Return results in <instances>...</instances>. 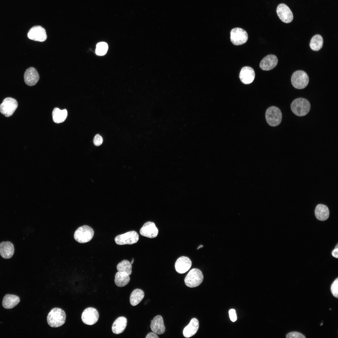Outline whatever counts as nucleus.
Masks as SVG:
<instances>
[{"label": "nucleus", "mask_w": 338, "mask_h": 338, "mask_svg": "<svg viewBox=\"0 0 338 338\" xmlns=\"http://www.w3.org/2000/svg\"><path fill=\"white\" fill-rule=\"evenodd\" d=\"M315 213L316 218L319 220L324 221L329 217L330 212L328 207L325 205L319 204L315 210Z\"/></svg>", "instance_id": "obj_23"}, {"label": "nucleus", "mask_w": 338, "mask_h": 338, "mask_svg": "<svg viewBox=\"0 0 338 338\" xmlns=\"http://www.w3.org/2000/svg\"><path fill=\"white\" fill-rule=\"evenodd\" d=\"M150 327L153 332L157 334H163L165 331L163 318L160 315L156 316L151 321Z\"/></svg>", "instance_id": "obj_18"}, {"label": "nucleus", "mask_w": 338, "mask_h": 338, "mask_svg": "<svg viewBox=\"0 0 338 338\" xmlns=\"http://www.w3.org/2000/svg\"><path fill=\"white\" fill-rule=\"evenodd\" d=\"M248 39V35L243 29L236 28L232 29L230 32V39L234 45H239L245 43Z\"/></svg>", "instance_id": "obj_9"}, {"label": "nucleus", "mask_w": 338, "mask_h": 338, "mask_svg": "<svg viewBox=\"0 0 338 338\" xmlns=\"http://www.w3.org/2000/svg\"><path fill=\"white\" fill-rule=\"evenodd\" d=\"M67 114L66 110H61L58 108H55L52 112L53 120L56 123L63 122L66 120Z\"/></svg>", "instance_id": "obj_25"}, {"label": "nucleus", "mask_w": 338, "mask_h": 338, "mask_svg": "<svg viewBox=\"0 0 338 338\" xmlns=\"http://www.w3.org/2000/svg\"><path fill=\"white\" fill-rule=\"evenodd\" d=\"M323 40L322 37L319 34L314 35L311 39L310 44V48L312 50L317 51L322 47Z\"/></svg>", "instance_id": "obj_27"}, {"label": "nucleus", "mask_w": 338, "mask_h": 338, "mask_svg": "<svg viewBox=\"0 0 338 338\" xmlns=\"http://www.w3.org/2000/svg\"><path fill=\"white\" fill-rule=\"evenodd\" d=\"M199 326L198 320L195 318H192L189 324L183 329V336L186 338H189L194 335L198 330Z\"/></svg>", "instance_id": "obj_20"}, {"label": "nucleus", "mask_w": 338, "mask_h": 338, "mask_svg": "<svg viewBox=\"0 0 338 338\" xmlns=\"http://www.w3.org/2000/svg\"><path fill=\"white\" fill-rule=\"evenodd\" d=\"M27 35L30 39L41 42L45 41L47 38L45 29L40 26H35L31 28Z\"/></svg>", "instance_id": "obj_11"}, {"label": "nucleus", "mask_w": 338, "mask_h": 338, "mask_svg": "<svg viewBox=\"0 0 338 338\" xmlns=\"http://www.w3.org/2000/svg\"><path fill=\"white\" fill-rule=\"evenodd\" d=\"M127 324L126 318L120 316L117 318L113 322L112 326L113 332L116 334L122 333L125 330Z\"/></svg>", "instance_id": "obj_21"}, {"label": "nucleus", "mask_w": 338, "mask_h": 338, "mask_svg": "<svg viewBox=\"0 0 338 338\" xmlns=\"http://www.w3.org/2000/svg\"><path fill=\"white\" fill-rule=\"evenodd\" d=\"M103 141V138L100 135L97 134L95 136L93 140V143L95 146H98L100 145Z\"/></svg>", "instance_id": "obj_32"}, {"label": "nucleus", "mask_w": 338, "mask_h": 338, "mask_svg": "<svg viewBox=\"0 0 338 338\" xmlns=\"http://www.w3.org/2000/svg\"><path fill=\"white\" fill-rule=\"evenodd\" d=\"M291 82L294 88L302 89L308 85L309 82V76L305 71L297 70L293 73L291 76Z\"/></svg>", "instance_id": "obj_6"}, {"label": "nucleus", "mask_w": 338, "mask_h": 338, "mask_svg": "<svg viewBox=\"0 0 338 338\" xmlns=\"http://www.w3.org/2000/svg\"><path fill=\"white\" fill-rule=\"evenodd\" d=\"M20 301L18 296L13 294H7L3 297L2 305L6 309H10L16 306Z\"/></svg>", "instance_id": "obj_22"}, {"label": "nucleus", "mask_w": 338, "mask_h": 338, "mask_svg": "<svg viewBox=\"0 0 338 338\" xmlns=\"http://www.w3.org/2000/svg\"><path fill=\"white\" fill-rule=\"evenodd\" d=\"M99 314L97 310L95 308L89 307L86 309L81 315V319L83 322L88 325H92L98 321Z\"/></svg>", "instance_id": "obj_10"}, {"label": "nucleus", "mask_w": 338, "mask_h": 338, "mask_svg": "<svg viewBox=\"0 0 338 338\" xmlns=\"http://www.w3.org/2000/svg\"><path fill=\"white\" fill-rule=\"evenodd\" d=\"M94 231L93 229L87 225L79 228L75 231L74 237L77 242L84 243L90 241L93 238Z\"/></svg>", "instance_id": "obj_4"}, {"label": "nucleus", "mask_w": 338, "mask_h": 338, "mask_svg": "<svg viewBox=\"0 0 338 338\" xmlns=\"http://www.w3.org/2000/svg\"><path fill=\"white\" fill-rule=\"evenodd\" d=\"M130 278L127 273L118 271L115 275V282L118 287H123L126 285L129 282Z\"/></svg>", "instance_id": "obj_24"}, {"label": "nucleus", "mask_w": 338, "mask_h": 338, "mask_svg": "<svg viewBox=\"0 0 338 338\" xmlns=\"http://www.w3.org/2000/svg\"><path fill=\"white\" fill-rule=\"evenodd\" d=\"M140 233L142 236L153 238L157 236L158 230L153 222L149 221L144 224L140 230Z\"/></svg>", "instance_id": "obj_13"}, {"label": "nucleus", "mask_w": 338, "mask_h": 338, "mask_svg": "<svg viewBox=\"0 0 338 338\" xmlns=\"http://www.w3.org/2000/svg\"><path fill=\"white\" fill-rule=\"evenodd\" d=\"M203 247V245H200V246H199V247H198V248H197V249H199V248H201V247Z\"/></svg>", "instance_id": "obj_36"}, {"label": "nucleus", "mask_w": 338, "mask_h": 338, "mask_svg": "<svg viewBox=\"0 0 338 338\" xmlns=\"http://www.w3.org/2000/svg\"><path fill=\"white\" fill-rule=\"evenodd\" d=\"M66 315L64 311L58 308L53 309L49 313L47 318L49 325L52 327H58L65 323Z\"/></svg>", "instance_id": "obj_1"}, {"label": "nucleus", "mask_w": 338, "mask_h": 338, "mask_svg": "<svg viewBox=\"0 0 338 338\" xmlns=\"http://www.w3.org/2000/svg\"><path fill=\"white\" fill-rule=\"evenodd\" d=\"M278 62V59L275 55L269 54L264 57L261 60L260 63V67L264 70H269L275 67Z\"/></svg>", "instance_id": "obj_17"}, {"label": "nucleus", "mask_w": 338, "mask_h": 338, "mask_svg": "<svg viewBox=\"0 0 338 338\" xmlns=\"http://www.w3.org/2000/svg\"><path fill=\"white\" fill-rule=\"evenodd\" d=\"M139 238L137 233L135 231H132L116 236L115 240L117 244L123 245L135 243L137 242Z\"/></svg>", "instance_id": "obj_7"}, {"label": "nucleus", "mask_w": 338, "mask_h": 338, "mask_svg": "<svg viewBox=\"0 0 338 338\" xmlns=\"http://www.w3.org/2000/svg\"><path fill=\"white\" fill-rule=\"evenodd\" d=\"M255 76V72L252 68L248 66L243 67L240 72L239 77L241 81L245 84H249L253 81Z\"/></svg>", "instance_id": "obj_16"}, {"label": "nucleus", "mask_w": 338, "mask_h": 338, "mask_svg": "<svg viewBox=\"0 0 338 338\" xmlns=\"http://www.w3.org/2000/svg\"><path fill=\"white\" fill-rule=\"evenodd\" d=\"M132 264L127 260H124L119 263L117 266L118 271L125 272L130 275L132 273Z\"/></svg>", "instance_id": "obj_28"}, {"label": "nucleus", "mask_w": 338, "mask_h": 338, "mask_svg": "<svg viewBox=\"0 0 338 338\" xmlns=\"http://www.w3.org/2000/svg\"><path fill=\"white\" fill-rule=\"evenodd\" d=\"M265 118L267 123L271 126H276L279 125L282 119V114L280 110L277 107L272 106L266 110Z\"/></svg>", "instance_id": "obj_5"}, {"label": "nucleus", "mask_w": 338, "mask_h": 338, "mask_svg": "<svg viewBox=\"0 0 338 338\" xmlns=\"http://www.w3.org/2000/svg\"><path fill=\"white\" fill-rule=\"evenodd\" d=\"M277 14L280 19L286 23H290L293 19V15L289 8L284 3L279 4L276 10Z\"/></svg>", "instance_id": "obj_12"}, {"label": "nucleus", "mask_w": 338, "mask_h": 338, "mask_svg": "<svg viewBox=\"0 0 338 338\" xmlns=\"http://www.w3.org/2000/svg\"><path fill=\"white\" fill-rule=\"evenodd\" d=\"M134 261V260L133 259H132V261H131V264H133Z\"/></svg>", "instance_id": "obj_37"}, {"label": "nucleus", "mask_w": 338, "mask_h": 338, "mask_svg": "<svg viewBox=\"0 0 338 338\" xmlns=\"http://www.w3.org/2000/svg\"><path fill=\"white\" fill-rule=\"evenodd\" d=\"M331 291L333 295L336 298H338V278H337L332 284Z\"/></svg>", "instance_id": "obj_30"}, {"label": "nucleus", "mask_w": 338, "mask_h": 338, "mask_svg": "<svg viewBox=\"0 0 338 338\" xmlns=\"http://www.w3.org/2000/svg\"><path fill=\"white\" fill-rule=\"evenodd\" d=\"M18 106L17 102L15 99L7 98L0 105V112L5 116L9 117L13 114Z\"/></svg>", "instance_id": "obj_8"}, {"label": "nucleus", "mask_w": 338, "mask_h": 338, "mask_svg": "<svg viewBox=\"0 0 338 338\" xmlns=\"http://www.w3.org/2000/svg\"><path fill=\"white\" fill-rule=\"evenodd\" d=\"M287 338H305V336L301 333L297 332H292L288 333L286 336Z\"/></svg>", "instance_id": "obj_31"}, {"label": "nucleus", "mask_w": 338, "mask_h": 338, "mask_svg": "<svg viewBox=\"0 0 338 338\" xmlns=\"http://www.w3.org/2000/svg\"><path fill=\"white\" fill-rule=\"evenodd\" d=\"M146 338H158V337L155 333L152 332L149 333L146 336Z\"/></svg>", "instance_id": "obj_35"}, {"label": "nucleus", "mask_w": 338, "mask_h": 338, "mask_svg": "<svg viewBox=\"0 0 338 338\" xmlns=\"http://www.w3.org/2000/svg\"><path fill=\"white\" fill-rule=\"evenodd\" d=\"M292 112L296 115L302 116L308 114L310 109V102L305 99L300 98L294 100L291 104Z\"/></svg>", "instance_id": "obj_2"}, {"label": "nucleus", "mask_w": 338, "mask_h": 338, "mask_svg": "<svg viewBox=\"0 0 338 338\" xmlns=\"http://www.w3.org/2000/svg\"><path fill=\"white\" fill-rule=\"evenodd\" d=\"M230 319L233 322L237 320V316L235 310L233 309L230 310L229 311Z\"/></svg>", "instance_id": "obj_33"}, {"label": "nucleus", "mask_w": 338, "mask_h": 338, "mask_svg": "<svg viewBox=\"0 0 338 338\" xmlns=\"http://www.w3.org/2000/svg\"><path fill=\"white\" fill-rule=\"evenodd\" d=\"M192 264V262L188 257L182 256L176 261L175 265V269L178 273L184 274L189 269Z\"/></svg>", "instance_id": "obj_14"}, {"label": "nucleus", "mask_w": 338, "mask_h": 338, "mask_svg": "<svg viewBox=\"0 0 338 338\" xmlns=\"http://www.w3.org/2000/svg\"><path fill=\"white\" fill-rule=\"evenodd\" d=\"M144 295V293L142 290L139 289H134L131 293L130 296L131 305L133 306L137 305L143 299Z\"/></svg>", "instance_id": "obj_26"}, {"label": "nucleus", "mask_w": 338, "mask_h": 338, "mask_svg": "<svg viewBox=\"0 0 338 338\" xmlns=\"http://www.w3.org/2000/svg\"><path fill=\"white\" fill-rule=\"evenodd\" d=\"M338 244H337L335 248L332 252V255L334 257L336 258H338Z\"/></svg>", "instance_id": "obj_34"}, {"label": "nucleus", "mask_w": 338, "mask_h": 338, "mask_svg": "<svg viewBox=\"0 0 338 338\" xmlns=\"http://www.w3.org/2000/svg\"><path fill=\"white\" fill-rule=\"evenodd\" d=\"M203 276L202 271L198 269L194 268L188 272L184 279L185 284L190 288L197 287L203 281Z\"/></svg>", "instance_id": "obj_3"}, {"label": "nucleus", "mask_w": 338, "mask_h": 338, "mask_svg": "<svg viewBox=\"0 0 338 338\" xmlns=\"http://www.w3.org/2000/svg\"><path fill=\"white\" fill-rule=\"evenodd\" d=\"M108 49V46L107 43L104 42H100L96 45L95 53L98 55H103L106 53Z\"/></svg>", "instance_id": "obj_29"}, {"label": "nucleus", "mask_w": 338, "mask_h": 338, "mask_svg": "<svg viewBox=\"0 0 338 338\" xmlns=\"http://www.w3.org/2000/svg\"><path fill=\"white\" fill-rule=\"evenodd\" d=\"M39 77L36 69L33 67H30L25 71L24 78L25 83L28 85L32 86L38 82Z\"/></svg>", "instance_id": "obj_15"}, {"label": "nucleus", "mask_w": 338, "mask_h": 338, "mask_svg": "<svg viewBox=\"0 0 338 338\" xmlns=\"http://www.w3.org/2000/svg\"><path fill=\"white\" fill-rule=\"evenodd\" d=\"M14 251L13 245L11 242H3L0 243V255L3 258L10 259L13 256Z\"/></svg>", "instance_id": "obj_19"}]
</instances>
